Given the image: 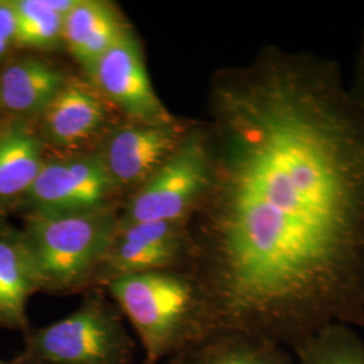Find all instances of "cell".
I'll return each mask as SVG.
<instances>
[{
    "mask_svg": "<svg viewBox=\"0 0 364 364\" xmlns=\"http://www.w3.org/2000/svg\"><path fill=\"white\" fill-rule=\"evenodd\" d=\"M41 291L38 273L22 231L0 219V328L25 333L27 304Z\"/></svg>",
    "mask_w": 364,
    "mask_h": 364,
    "instance_id": "8fae6325",
    "label": "cell"
},
{
    "mask_svg": "<svg viewBox=\"0 0 364 364\" xmlns=\"http://www.w3.org/2000/svg\"><path fill=\"white\" fill-rule=\"evenodd\" d=\"M188 131L178 123H135L114 131L99 156L119 186H142L178 149Z\"/></svg>",
    "mask_w": 364,
    "mask_h": 364,
    "instance_id": "9c48e42d",
    "label": "cell"
},
{
    "mask_svg": "<svg viewBox=\"0 0 364 364\" xmlns=\"http://www.w3.org/2000/svg\"><path fill=\"white\" fill-rule=\"evenodd\" d=\"M169 364H296L287 348L237 331H218L170 358Z\"/></svg>",
    "mask_w": 364,
    "mask_h": 364,
    "instance_id": "9a60e30c",
    "label": "cell"
},
{
    "mask_svg": "<svg viewBox=\"0 0 364 364\" xmlns=\"http://www.w3.org/2000/svg\"><path fill=\"white\" fill-rule=\"evenodd\" d=\"M296 364H364V341L351 326H326L296 350Z\"/></svg>",
    "mask_w": 364,
    "mask_h": 364,
    "instance_id": "2e32d148",
    "label": "cell"
},
{
    "mask_svg": "<svg viewBox=\"0 0 364 364\" xmlns=\"http://www.w3.org/2000/svg\"><path fill=\"white\" fill-rule=\"evenodd\" d=\"M124 33L120 18L111 6L77 0L64 19L63 39L78 64L91 75L97 61Z\"/></svg>",
    "mask_w": 364,
    "mask_h": 364,
    "instance_id": "5bb4252c",
    "label": "cell"
},
{
    "mask_svg": "<svg viewBox=\"0 0 364 364\" xmlns=\"http://www.w3.org/2000/svg\"><path fill=\"white\" fill-rule=\"evenodd\" d=\"M0 108H1V105H0Z\"/></svg>",
    "mask_w": 364,
    "mask_h": 364,
    "instance_id": "44dd1931",
    "label": "cell"
},
{
    "mask_svg": "<svg viewBox=\"0 0 364 364\" xmlns=\"http://www.w3.org/2000/svg\"><path fill=\"white\" fill-rule=\"evenodd\" d=\"M41 117V138L54 147L72 149L103 129L107 109L102 97L80 82L66 81Z\"/></svg>",
    "mask_w": 364,
    "mask_h": 364,
    "instance_id": "30bf717a",
    "label": "cell"
},
{
    "mask_svg": "<svg viewBox=\"0 0 364 364\" xmlns=\"http://www.w3.org/2000/svg\"><path fill=\"white\" fill-rule=\"evenodd\" d=\"M123 313L102 296H91L76 312L42 328H28L23 348L10 364H132L135 341Z\"/></svg>",
    "mask_w": 364,
    "mask_h": 364,
    "instance_id": "277c9868",
    "label": "cell"
},
{
    "mask_svg": "<svg viewBox=\"0 0 364 364\" xmlns=\"http://www.w3.org/2000/svg\"><path fill=\"white\" fill-rule=\"evenodd\" d=\"M192 240L186 224L136 223L117 228L95 285L132 274L188 269Z\"/></svg>",
    "mask_w": 364,
    "mask_h": 364,
    "instance_id": "8992f818",
    "label": "cell"
},
{
    "mask_svg": "<svg viewBox=\"0 0 364 364\" xmlns=\"http://www.w3.org/2000/svg\"><path fill=\"white\" fill-rule=\"evenodd\" d=\"M0 364H10V362L9 360L7 362L6 360H0Z\"/></svg>",
    "mask_w": 364,
    "mask_h": 364,
    "instance_id": "ffe728a7",
    "label": "cell"
},
{
    "mask_svg": "<svg viewBox=\"0 0 364 364\" xmlns=\"http://www.w3.org/2000/svg\"><path fill=\"white\" fill-rule=\"evenodd\" d=\"M15 43L27 49H50L63 39L65 16L57 13L49 0H16Z\"/></svg>",
    "mask_w": 364,
    "mask_h": 364,
    "instance_id": "e0dca14e",
    "label": "cell"
},
{
    "mask_svg": "<svg viewBox=\"0 0 364 364\" xmlns=\"http://www.w3.org/2000/svg\"><path fill=\"white\" fill-rule=\"evenodd\" d=\"M97 90L135 123L168 124L173 117L158 99L135 38L127 31L103 54L91 73Z\"/></svg>",
    "mask_w": 364,
    "mask_h": 364,
    "instance_id": "ba28073f",
    "label": "cell"
},
{
    "mask_svg": "<svg viewBox=\"0 0 364 364\" xmlns=\"http://www.w3.org/2000/svg\"><path fill=\"white\" fill-rule=\"evenodd\" d=\"M212 177V151L207 129L188 131L173 156L131 198L117 228L147 221L186 224L198 210Z\"/></svg>",
    "mask_w": 364,
    "mask_h": 364,
    "instance_id": "5b68a950",
    "label": "cell"
},
{
    "mask_svg": "<svg viewBox=\"0 0 364 364\" xmlns=\"http://www.w3.org/2000/svg\"><path fill=\"white\" fill-rule=\"evenodd\" d=\"M348 87L352 95L364 105V25L352 66V76L351 80L348 81Z\"/></svg>",
    "mask_w": 364,
    "mask_h": 364,
    "instance_id": "d6986e66",
    "label": "cell"
},
{
    "mask_svg": "<svg viewBox=\"0 0 364 364\" xmlns=\"http://www.w3.org/2000/svg\"><path fill=\"white\" fill-rule=\"evenodd\" d=\"M112 212H28L22 234L41 291L66 294L95 285L117 231Z\"/></svg>",
    "mask_w": 364,
    "mask_h": 364,
    "instance_id": "3957f363",
    "label": "cell"
},
{
    "mask_svg": "<svg viewBox=\"0 0 364 364\" xmlns=\"http://www.w3.org/2000/svg\"><path fill=\"white\" fill-rule=\"evenodd\" d=\"M212 177L188 270L215 332L296 351L364 326V105L338 63L269 46L210 92Z\"/></svg>",
    "mask_w": 364,
    "mask_h": 364,
    "instance_id": "6da1fadb",
    "label": "cell"
},
{
    "mask_svg": "<svg viewBox=\"0 0 364 364\" xmlns=\"http://www.w3.org/2000/svg\"><path fill=\"white\" fill-rule=\"evenodd\" d=\"M16 18L11 1H0V60L15 45Z\"/></svg>",
    "mask_w": 364,
    "mask_h": 364,
    "instance_id": "ac0fdd59",
    "label": "cell"
},
{
    "mask_svg": "<svg viewBox=\"0 0 364 364\" xmlns=\"http://www.w3.org/2000/svg\"><path fill=\"white\" fill-rule=\"evenodd\" d=\"M105 287L158 364L215 332L204 294L188 269L124 275Z\"/></svg>",
    "mask_w": 364,
    "mask_h": 364,
    "instance_id": "7a4b0ae2",
    "label": "cell"
},
{
    "mask_svg": "<svg viewBox=\"0 0 364 364\" xmlns=\"http://www.w3.org/2000/svg\"><path fill=\"white\" fill-rule=\"evenodd\" d=\"M43 146L28 119L11 117L0 126V208L22 203L46 161Z\"/></svg>",
    "mask_w": 364,
    "mask_h": 364,
    "instance_id": "7c38bea8",
    "label": "cell"
},
{
    "mask_svg": "<svg viewBox=\"0 0 364 364\" xmlns=\"http://www.w3.org/2000/svg\"><path fill=\"white\" fill-rule=\"evenodd\" d=\"M117 189L99 154L45 161L21 204L30 212H87L105 208Z\"/></svg>",
    "mask_w": 364,
    "mask_h": 364,
    "instance_id": "52a82bcc",
    "label": "cell"
},
{
    "mask_svg": "<svg viewBox=\"0 0 364 364\" xmlns=\"http://www.w3.org/2000/svg\"><path fill=\"white\" fill-rule=\"evenodd\" d=\"M65 75L37 58L11 63L0 72V105L13 117L41 115L66 84Z\"/></svg>",
    "mask_w": 364,
    "mask_h": 364,
    "instance_id": "4fadbf2b",
    "label": "cell"
}]
</instances>
